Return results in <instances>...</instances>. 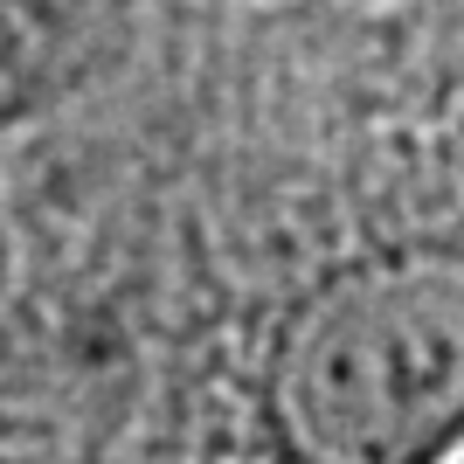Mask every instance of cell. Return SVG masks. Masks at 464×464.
Returning <instances> with one entry per match:
<instances>
[{
	"label": "cell",
	"instance_id": "7a4b0ae2",
	"mask_svg": "<svg viewBox=\"0 0 464 464\" xmlns=\"http://www.w3.org/2000/svg\"><path fill=\"white\" fill-rule=\"evenodd\" d=\"M139 42V0H0V139L91 104Z\"/></svg>",
	"mask_w": 464,
	"mask_h": 464
},
{
	"label": "cell",
	"instance_id": "3957f363",
	"mask_svg": "<svg viewBox=\"0 0 464 464\" xmlns=\"http://www.w3.org/2000/svg\"><path fill=\"white\" fill-rule=\"evenodd\" d=\"M194 7H243V0H194Z\"/></svg>",
	"mask_w": 464,
	"mask_h": 464
},
{
	"label": "cell",
	"instance_id": "6da1fadb",
	"mask_svg": "<svg viewBox=\"0 0 464 464\" xmlns=\"http://www.w3.org/2000/svg\"><path fill=\"white\" fill-rule=\"evenodd\" d=\"M250 423L271 464H444L464 444V229L312 264L256 347Z\"/></svg>",
	"mask_w": 464,
	"mask_h": 464
},
{
	"label": "cell",
	"instance_id": "277c9868",
	"mask_svg": "<svg viewBox=\"0 0 464 464\" xmlns=\"http://www.w3.org/2000/svg\"><path fill=\"white\" fill-rule=\"evenodd\" d=\"M444 464H464V444H458V450H450V458H444Z\"/></svg>",
	"mask_w": 464,
	"mask_h": 464
}]
</instances>
